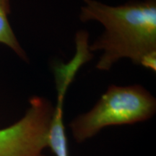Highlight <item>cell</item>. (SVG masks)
<instances>
[{
    "mask_svg": "<svg viewBox=\"0 0 156 156\" xmlns=\"http://www.w3.org/2000/svg\"><path fill=\"white\" fill-rule=\"evenodd\" d=\"M79 18L82 22L95 20L105 30L89 44L91 52L102 51L96 64L108 71L123 58L155 72L156 0H131L110 6L97 0H82Z\"/></svg>",
    "mask_w": 156,
    "mask_h": 156,
    "instance_id": "6da1fadb",
    "label": "cell"
},
{
    "mask_svg": "<svg viewBox=\"0 0 156 156\" xmlns=\"http://www.w3.org/2000/svg\"><path fill=\"white\" fill-rule=\"evenodd\" d=\"M10 12V0H0V44L10 48L23 60L28 61V56L17 40L9 23Z\"/></svg>",
    "mask_w": 156,
    "mask_h": 156,
    "instance_id": "5b68a950",
    "label": "cell"
},
{
    "mask_svg": "<svg viewBox=\"0 0 156 156\" xmlns=\"http://www.w3.org/2000/svg\"><path fill=\"white\" fill-rule=\"evenodd\" d=\"M155 112V98L141 85H113L90 112L77 116L69 126L75 141L82 143L103 129L145 122Z\"/></svg>",
    "mask_w": 156,
    "mask_h": 156,
    "instance_id": "7a4b0ae2",
    "label": "cell"
},
{
    "mask_svg": "<svg viewBox=\"0 0 156 156\" xmlns=\"http://www.w3.org/2000/svg\"><path fill=\"white\" fill-rule=\"evenodd\" d=\"M57 99L48 133V147L55 156H69L64 124V100L72 81L65 76L54 78Z\"/></svg>",
    "mask_w": 156,
    "mask_h": 156,
    "instance_id": "277c9868",
    "label": "cell"
},
{
    "mask_svg": "<svg viewBox=\"0 0 156 156\" xmlns=\"http://www.w3.org/2000/svg\"><path fill=\"white\" fill-rule=\"evenodd\" d=\"M20 119L0 129V156H44L54 106L43 97L30 98Z\"/></svg>",
    "mask_w": 156,
    "mask_h": 156,
    "instance_id": "3957f363",
    "label": "cell"
}]
</instances>
